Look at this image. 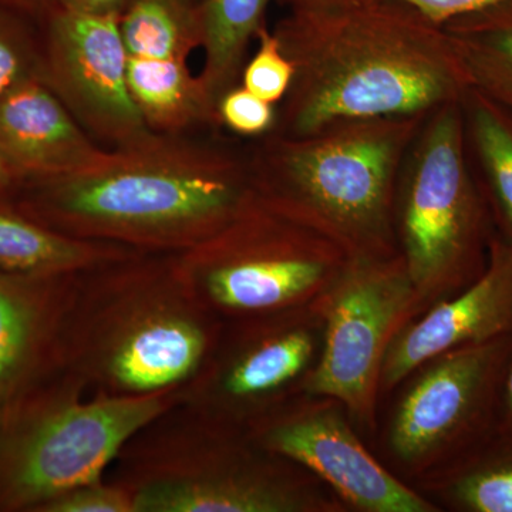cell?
I'll return each instance as SVG.
<instances>
[{
    "label": "cell",
    "mask_w": 512,
    "mask_h": 512,
    "mask_svg": "<svg viewBox=\"0 0 512 512\" xmlns=\"http://www.w3.org/2000/svg\"><path fill=\"white\" fill-rule=\"evenodd\" d=\"M295 76L271 133L342 120L426 116L470 89L444 26L399 0L289 10L275 26Z\"/></svg>",
    "instance_id": "6da1fadb"
},
{
    "label": "cell",
    "mask_w": 512,
    "mask_h": 512,
    "mask_svg": "<svg viewBox=\"0 0 512 512\" xmlns=\"http://www.w3.org/2000/svg\"><path fill=\"white\" fill-rule=\"evenodd\" d=\"M254 194L248 153L151 133L77 173L19 184L10 198L70 237L177 255L217 234Z\"/></svg>",
    "instance_id": "7a4b0ae2"
},
{
    "label": "cell",
    "mask_w": 512,
    "mask_h": 512,
    "mask_svg": "<svg viewBox=\"0 0 512 512\" xmlns=\"http://www.w3.org/2000/svg\"><path fill=\"white\" fill-rule=\"evenodd\" d=\"M170 254H141L77 278L62 369L90 390L137 396L184 387L207 362L220 326Z\"/></svg>",
    "instance_id": "3957f363"
},
{
    "label": "cell",
    "mask_w": 512,
    "mask_h": 512,
    "mask_svg": "<svg viewBox=\"0 0 512 512\" xmlns=\"http://www.w3.org/2000/svg\"><path fill=\"white\" fill-rule=\"evenodd\" d=\"M429 114L342 120L308 136L256 138L248 151L254 190L349 258H389L400 170Z\"/></svg>",
    "instance_id": "277c9868"
},
{
    "label": "cell",
    "mask_w": 512,
    "mask_h": 512,
    "mask_svg": "<svg viewBox=\"0 0 512 512\" xmlns=\"http://www.w3.org/2000/svg\"><path fill=\"white\" fill-rule=\"evenodd\" d=\"M183 397V387L97 393L62 369L0 404V512H40L103 480L128 441Z\"/></svg>",
    "instance_id": "5b68a950"
},
{
    "label": "cell",
    "mask_w": 512,
    "mask_h": 512,
    "mask_svg": "<svg viewBox=\"0 0 512 512\" xmlns=\"http://www.w3.org/2000/svg\"><path fill=\"white\" fill-rule=\"evenodd\" d=\"M491 215L470 156L460 101L431 111L404 157L394 234L417 293L466 288L488 261Z\"/></svg>",
    "instance_id": "8992f818"
},
{
    "label": "cell",
    "mask_w": 512,
    "mask_h": 512,
    "mask_svg": "<svg viewBox=\"0 0 512 512\" xmlns=\"http://www.w3.org/2000/svg\"><path fill=\"white\" fill-rule=\"evenodd\" d=\"M228 423L181 402L128 441L109 478L130 491L136 512L302 510L291 485L229 443Z\"/></svg>",
    "instance_id": "52a82bcc"
},
{
    "label": "cell",
    "mask_w": 512,
    "mask_h": 512,
    "mask_svg": "<svg viewBox=\"0 0 512 512\" xmlns=\"http://www.w3.org/2000/svg\"><path fill=\"white\" fill-rule=\"evenodd\" d=\"M174 256L185 285L217 318H255L299 301L348 255L255 192L217 234Z\"/></svg>",
    "instance_id": "ba28073f"
},
{
    "label": "cell",
    "mask_w": 512,
    "mask_h": 512,
    "mask_svg": "<svg viewBox=\"0 0 512 512\" xmlns=\"http://www.w3.org/2000/svg\"><path fill=\"white\" fill-rule=\"evenodd\" d=\"M42 79L80 126L111 148L153 131L131 99L119 15H84L53 5L45 16Z\"/></svg>",
    "instance_id": "9c48e42d"
},
{
    "label": "cell",
    "mask_w": 512,
    "mask_h": 512,
    "mask_svg": "<svg viewBox=\"0 0 512 512\" xmlns=\"http://www.w3.org/2000/svg\"><path fill=\"white\" fill-rule=\"evenodd\" d=\"M511 332L439 356L404 397L392 427L394 453L414 461L457 444L470 457L500 431Z\"/></svg>",
    "instance_id": "30bf717a"
},
{
    "label": "cell",
    "mask_w": 512,
    "mask_h": 512,
    "mask_svg": "<svg viewBox=\"0 0 512 512\" xmlns=\"http://www.w3.org/2000/svg\"><path fill=\"white\" fill-rule=\"evenodd\" d=\"M348 265L330 305L325 348L308 390L365 414L387 336L417 291L402 256L349 258Z\"/></svg>",
    "instance_id": "8fae6325"
},
{
    "label": "cell",
    "mask_w": 512,
    "mask_h": 512,
    "mask_svg": "<svg viewBox=\"0 0 512 512\" xmlns=\"http://www.w3.org/2000/svg\"><path fill=\"white\" fill-rule=\"evenodd\" d=\"M256 439L268 453L315 471L360 510H433L431 504L390 476L335 414L269 421L264 427L258 426Z\"/></svg>",
    "instance_id": "7c38bea8"
},
{
    "label": "cell",
    "mask_w": 512,
    "mask_h": 512,
    "mask_svg": "<svg viewBox=\"0 0 512 512\" xmlns=\"http://www.w3.org/2000/svg\"><path fill=\"white\" fill-rule=\"evenodd\" d=\"M512 328V242L495 232L488 261L476 281L456 298L440 303L384 353L382 380L394 386L427 360L510 333Z\"/></svg>",
    "instance_id": "4fadbf2b"
},
{
    "label": "cell",
    "mask_w": 512,
    "mask_h": 512,
    "mask_svg": "<svg viewBox=\"0 0 512 512\" xmlns=\"http://www.w3.org/2000/svg\"><path fill=\"white\" fill-rule=\"evenodd\" d=\"M74 275L0 272V404L62 370Z\"/></svg>",
    "instance_id": "5bb4252c"
},
{
    "label": "cell",
    "mask_w": 512,
    "mask_h": 512,
    "mask_svg": "<svg viewBox=\"0 0 512 512\" xmlns=\"http://www.w3.org/2000/svg\"><path fill=\"white\" fill-rule=\"evenodd\" d=\"M104 153L42 76L0 99V161L16 184L77 173Z\"/></svg>",
    "instance_id": "9a60e30c"
},
{
    "label": "cell",
    "mask_w": 512,
    "mask_h": 512,
    "mask_svg": "<svg viewBox=\"0 0 512 512\" xmlns=\"http://www.w3.org/2000/svg\"><path fill=\"white\" fill-rule=\"evenodd\" d=\"M234 350L212 349L197 376L183 387V404L229 421L242 407L262 402L292 382L313 355V340L301 329L256 332Z\"/></svg>",
    "instance_id": "2e32d148"
},
{
    "label": "cell",
    "mask_w": 512,
    "mask_h": 512,
    "mask_svg": "<svg viewBox=\"0 0 512 512\" xmlns=\"http://www.w3.org/2000/svg\"><path fill=\"white\" fill-rule=\"evenodd\" d=\"M141 254L136 249L70 237L20 210L10 195L0 197V272L74 275Z\"/></svg>",
    "instance_id": "e0dca14e"
},
{
    "label": "cell",
    "mask_w": 512,
    "mask_h": 512,
    "mask_svg": "<svg viewBox=\"0 0 512 512\" xmlns=\"http://www.w3.org/2000/svg\"><path fill=\"white\" fill-rule=\"evenodd\" d=\"M127 86L153 133L181 136L204 124L221 127L217 110L187 60L128 56Z\"/></svg>",
    "instance_id": "ac0fdd59"
},
{
    "label": "cell",
    "mask_w": 512,
    "mask_h": 512,
    "mask_svg": "<svg viewBox=\"0 0 512 512\" xmlns=\"http://www.w3.org/2000/svg\"><path fill=\"white\" fill-rule=\"evenodd\" d=\"M461 107L474 174L497 234L512 242V110L471 87Z\"/></svg>",
    "instance_id": "d6986e66"
},
{
    "label": "cell",
    "mask_w": 512,
    "mask_h": 512,
    "mask_svg": "<svg viewBox=\"0 0 512 512\" xmlns=\"http://www.w3.org/2000/svg\"><path fill=\"white\" fill-rule=\"evenodd\" d=\"M272 0H200L204 66L198 74L217 110L221 97L238 86L248 49L264 28Z\"/></svg>",
    "instance_id": "ffe728a7"
},
{
    "label": "cell",
    "mask_w": 512,
    "mask_h": 512,
    "mask_svg": "<svg viewBox=\"0 0 512 512\" xmlns=\"http://www.w3.org/2000/svg\"><path fill=\"white\" fill-rule=\"evenodd\" d=\"M471 89L512 110V0L444 25Z\"/></svg>",
    "instance_id": "44dd1931"
},
{
    "label": "cell",
    "mask_w": 512,
    "mask_h": 512,
    "mask_svg": "<svg viewBox=\"0 0 512 512\" xmlns=\"http://www.w3.org/2000/svg\"><path fill=\"white\" fill-rule=\"evenodd\" d=\"M120 32L128 56L187 60L202 45L200 0H131Z\"/></svg>",
    "instance_id": "7402d4cb"
},
{
    "label": "cell",
    "mask_w": 512,
    "mask_h": 512,
    "mask_svg": "<svg viewBox=\"0 0 512 512\" xmlns=\"http://www.w3.org/2000/svg\"><path fill=\"white\" fill-rule=\"evenodd\" d=\"M451 498L461 510L512 512V433L498 431L460 468Z\"/></svg>",
    "instance_id": "603a6c76"
},
{
    "label": "cell",
    "mask_w": 512,
    "mask_h": 512,
    "mask_svg": "<svg viewBox=\"0 0 512 512\" xmlns=\"http://www.w3.org/2000/svg\"><path fill=\"white\" fill-rule=\"evenodd\" d=\"M37 76H42V40L28 16L0 6V99Z\"/></svg>",
    "instance_id": "cb8c5ba5"
},
{
    "label": "cell",
    "mask_w": 512,
    "mask_h": 512,
    "mask_svg": "<svg viewBox=\"0 0 512 512\" xmlns=\"http://www.w3.org/2000/svg\"><path fill=\"white\" fill-rule=\"evenodd\" d=\"M256 42L258 47L245 63L239 84L259 99L278 106L291 89L295 69L274 30L265 25L259 30Z\"/></svg>",
    "instance_id": "d4e9b609"
},
{
    "label": "cell",
    "mask_w": 512,
    "mask_h": 512,
    "mask_svg": "<svg viewBox=\"0 0 512 512\" xmlns=\"http://www.w3.org/2000/svg\"><path fill=\"white\" fill-rule=\"evenodd\" d=\"M217 113L221 127L238 136L259 138L274 131L278 107L238 84L221 97Z\"/></svg>",
    "instance_id": "484cf974"
},
{
    "label": "cell",
    "mask_w": 512,
    "mask_h": 512,
    "mask_svg": "<svg viewBox=\"0 0 512 512\" xmlns=\"http://www.w3.org/2000/svg\"><path fill=\"white\" fill-rule=\"evenodd\" d=\"M40 512H136V507L126 487L104 477L59 495Z\"/></svg>",
    "instance_id": "4316f807"
},
{
    "label": "cell",
    "mask_w": 512,
    "mask_h": 512,
    "mask_svg": "<svg viewBox=\"0 0 512 512\" xmlns=\"http://www.w3.org/2000/svg\"><path fill=\"white\" fill-rule=\"evenodd\" d=\"M399 2L412 6L421 15L444 26L458 16L468 15V13L490 8L498 3L510 2V0H399Z\"/></svg>",
    "instance_id": "83f0119b"
},
{
    "label": "cell",
    "mask_w": 512,
    "mask_h": 512,
    "mask_svg": "<svg viewBox=\"0 0 512 512\" xmlns=\"http://www.w3.org/2000/svg\"><path fill=\"white\" fill-rule=\"evenodd\" d=\"M131 0H55L59 8L84 15H119L127 9Z\"/></svg>",
    "instance_id": "f1b7e54d"
},
{
    "label": "cell",
    "mask_w": 512,
    "mask_h": 512,
    "mask_svg": "<svg viewBox=\"0 0 512 512\" xmlns=\"http://www.w3.org/2000/svg\"><path fill=\"white\" fill-rule=\"evenodd\" d=\"M55 5V0H0V6L22 13L28 18L45 16L47 10Z\"/></svg>",
    "instance_id": "f546056e"
},
{
    "label": "cell",
    "mask_w": 512,
    "mask_h": 512,
    "mask_svg": "<svg viewBox=\"0 0 512 512\" xmlns=\"http://www.w3.org/2000/svg\"><path fill=\"white\" fill-rule=\"evenodd\" d=\"M500 430L512 433V328L510 355H508L507 370H505L503 389V412H501Z\"/></svg>",
    "instance_id": "4dcf8cb0"
},
{
    "label": "cell",
    "mask_w": 512,
    "mask_h": 512,
    "mask_svg": "<svg viewBox=\"0 0 512 512\" xmlns=\"http://www.w3.org/2000/svg\"><path fill=\"white\" fill-rule=\"evenodd\" d=\"M288 6L289 10H309L328 8V6L338 5L345 0H279Z\"/></svg>",
    "instance_id": "1f68e13d"
},
{
    "label": "cell",
    "mask_w": 512,
    "mask_h": 512,
    "mask_svg": "<svg viewBox=\"0 0 512 512\" xmlns=\"http://www.w3.org/2000/svg\"><path fill=\"white\" fill-rule=\"evenodd\" d=\"M16 180L13 175L9 173L8 168L0 161V197L12 194L16 188Z\"/></svg>",
    "instance_id": "d6a6232c"
}]
</instances>
